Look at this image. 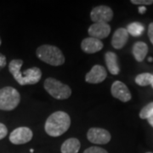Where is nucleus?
Here are the masks:
<instances>
[{
  "label": "nucleus",
  "instance_id": "8",
  "mask_svg": "<svg viewBox=\"0 0 153 153\" xmlns=\"http://www.w3.org/2000/svg\"><path fill=\"white\" fill-rule=\"evenodd\" d=\"M33 131L27 127H20L16 128L10 135V140L15 145H23L32 140Z\"/></svg>",
  "mask_w": 153,
  "mask_h": 153
},
{
  "label": "nucleus",
  "instance_id": "6",
  "mask_svg": "<svg viewBox=\"0 0 153 153\" xmlns=\"http://www.w3.org/2000/svg\"><path fill=\"white\" fill-rule=\"evenodd\" d=\"M112 18H113V11L108 6H97L94 8L90 12V19L94 23H98V22L108 23L112 20Z\"/></svg>",
  "mask_w": 153,
  "mask_h": 153
},
{
  "label": "nucleus",
  "instance_id": "29",
  "mask_svg": "<svg viewBox=\"0 0 153 153\" xmlns=\"http://www.w3.org/2000/svg\"><path fill=\"white\" fill-rule=\"evenodd\" d=\"M0 45H1V38H0Z\"/></svg>",
  "mask_w": 153,
  "mask_h": 153
},
{
  "label": "nucleus",
  "instance_id": "7",
  "mask_svg": "<svg viewBox=\"0 0 153 153\" xmlns=\"http://www.w3.org/2000/svg\"><path fill=\"white\" fill-rule=\"evenodd\" d=\"M88 141L96 145H105L110 142L111 136L107 130L101 128H91L87 133Z\"/></svg>",
  "mask_w": 153,
  "mask_h": 153
},
{
  "label": "nucleus",
  "instance_id": "21",
  "mask_svg": "<svg viewBox=\"0 0 153 153\" xmlns=\"http://www.w3.org/2000/svg\"><path fill=\"white\" fill-rule=\"evenodd\" d=\"M131 3L133 4L137 5H151L153 4V0H131Z\"/></svg>",
  "mask_w": 153,
  "mask_h": 153
},
{
  "label": "nucleus",
  "instance_id": "13",
  "mask_svg": "<svg viewBox=\"0 0 153 153\" xmlns=\"http://www.w3.org/2000/svg\"><path fill=\"white\" fill-rule=\"evenodd\" d=\"M128 33L125 28H118L115 31L111 38L112 47L116 49H123L128 40Z\"/></svg>",
  "mask_w": 153,
  "mask_h": 153
},
{
  "label": "nucleus",
  "instance_id": "26",
  "mask_svg": "<svg viewBox=\"0 0 153 153\" xmlns=\"http://www.w3.org/2000/svg\"><path fill=\"white\" fill-rule=\"evenodd\" d=\"M148 120V123H150V125L152 126L153 128V117H150L149 119H147Z\"/></svg>",
  "mask_w": 153,
  "mask_h": 153
},
{
  "label": "nucleus",
  "instance_id": "22",
  "mask_svg": "<svg viewBox=\"0 0 153 153\" xmlns=\"http://www.w3.org/2000/svg\"><path fill=\"white\" fill-rule=\"evenodd\" d=\"M7 134H8L7 127L4 124H3V123H0V140L4 139L7 135Z\"/></svg>",
  "mask_w": 153,
  "mask_h": 153
},
{
  "label": "nucleus",
  "instance_id": "5",
  "mask_svg": "<svg viewBox=\"0 0 153 153\" xmlns=\"http://www.w3.org/2000/svg\"><path fill=\"white\" fill-rule=\"evenodd\" d=\"M21 101V95L16 88L4 87L0 89V110L12 111Z\"/></svg>",
  "mask_w": 153,
  "mask_h": 153
},
{
  "label": "nucleus",
  "instance_id": "3",
  "mask_svg": "<svg viewBox=\"0 0 153 153\" xmlns=\"http://www.w3.org/2000/svg\"><path fill=\"white\" fill-rule=\"evenodd\" d=\"M36 55L39 60L50 66H61L66 60L62 51L58 47L49 44H44L38 47Z\"/></svg>",
  "mask_w": 153,
  "mask_h": 153
},
{
  "label": "nucleus",
  "instance_id": "9",
  "mask_svg": "<svg viewBox=\"0 0 153 153\" xmlns=\"http://www.w3.org/2000/svg\"><path fill=\"white\" fill-rule=\"evenodd\" d=\"M111 93L114 98L123 102H128L132 99V95L128 88L125 83L121 81H115L111 87Z\"/></svg>",
  "mask_w": 153,
  "mask_h": 153
},
{
  "label": "nucleus",
  "instance_id": "1",
  "mask_svg": "<svg viewBox=\"0 0 153 153\" xmlns=\"http://www.w3.org/2000/svg\"><path fill=\"white\" fill-rule=\"evenodd\" d=\"M22 60H13L9 64L10 72L20 85H33L38 83L42 77V71L38 67H32L22 72Z\"/></svg>",
  "mask_w": 153,
  "mask_h": 153
},
{
  "label": "nucleus",
  "instance_id": "23",
  "mask_svg": "<svg viewBox=\"0 0 153 153\" xmlns=\"http://www.w3.org/2000/svg\"><path fill=\"white\" fill-rule=\"evenodd\" d=\"M148 37L151 43L153 44V22L151 23L148 27Z\"/></svg>",
  "mask_w": 153,
  "mask_h": 153
},
{
  "label": "nucleus",
  "instance_id": "11",
  "mask_svg": "<svg viewBox=\"0 0 153 153\" xmlns=\"http://www.w3.org/2000/svg\"><path fill=\"white\" fill-rule=\"evenodd\" d=\"M107 76V72L104 66L100 65H95L92 69L88 72L85 76V81L88 83L97 84L102 82Z\"/></svg>",
  "mask_w": 153,
  "mask_h": 153
},
{
  "label": "nucleus",
  "instance_id": "19",
  "mask_svg": "<svg viewBox=\"0 0 153 153\" xmlns=\"http://www.w3.org/2000/svg\"><path fill=\"white\" fill-rule=\"evenodd\" d=\"M139 116L141 119H149L150 117H153V102L145 105L140 111Z\"/></svg>",
  "mask_w": 153,
  "mask_h": 153
},
{
  "label": "nucleus",
  "instance_id": "2",
  "mask_svg": "<svg viewBox=\"0 0 153 153\" xmlns=\"http://www.w3.org/2000/svg\"><path fill=\"white\" fill-rule=\"evenodd\" d=\"M71 126V117L65 111H58L49 116L45 122L44 129L51 137H58L66 133Z\"/></svg>",
  "mask_w": 153,
  "mask_h": 153
},
{
  "label": "nucleus",
  "instance_id": "24",
  "mask_svg": "<svg viewBox=\"0 0 153 153\" xmlns=\"http://www.w3.org/2000/svg\"><path fill=\"white\" fill-rule=\"evenodd\" d=\"M6 66V57L4 55L0 54V69L4 68Z\"/></svg>",
  "mask_w": 153,
  "mask_h": 153
},
{
  "label": "nucleus",
  "instance_id": "12",
  "mask_svg": "<svg viewBox=\"0 0 153 153\" xmlns=\"http://www.w3.org/2000/svg\"><path fill=\"white\" fill-rule=\"evenodd\" d=\"M103 47L104 44L100 39L91 37L84 38L81 43V49L84 53L87 54L97 53L103 49Z\"/></svg>",
  "mask_w": 153,
  "mask_h": 153
},
{
  "label": "nucleus",
  "instance_id": "30",
  "mask_svg": "<svg viewBox=\"0 0 153 153\" xmlns=\"http://www.w3.org/2000/svg\"><path fill=\"white\" fill-rule=\"evenodd\" d=\"M146 153H152V152H146Z\"/></svg>",
  "mask_w": 153,
  "mask_h": 153
},
{
  "label": "nucleus",
  "instance_id": "15",
  "mask_svg": "<svg viewBox=\"0 0 153 153\" xmlns=\"http://www.w3.org/2000/svg\"><path fill=\"white\" fill-rule=\"evenodd\" d=\"M132 53L134 59L138 62H141L145 60L148 53L147 44L144 42H136L132 48Z\"/></svg>",
  "mask_w": 153,
  "mask_h": 153
},
{
  "label": "nucleus",
  "instance_id": "16",
  "mask_svg": "<svg viewBox=\"0 0 153 153\" xmlns=\"http://www.w3.org/2000/svg\"><path fill=\"white\" fill-rule=\"evenodd\" d=\"M81 147L80 141L76 138H70L61 145V153H78Z\"/></svg>",
  "mask_w": 153,
  "mask_h": 153
},
{
  "label": "nucleus",
  "instance_id": "27",
  "mask_svg": "<svg viewBox=\"0 0 153 153\" xmlns=\"http://www.w3.org/2000/svg\"><path fill=\"white\" fill-rule=\"evenodd\" d=\"M148 60H149L150 62H152V61H153L152 57H149V59H148Z\"/></svg>",
  "mask_w": 153,
  "mask_h": 153
},
{
  "label": "nucleus",
  "instance_id": "4",
  "mask_svg": "<svg viewBox=\"0 0 153 153\" xmlns=\"http://www.w3.org/2000/svg\"><path fill=\"white\" fill-rule=\"evenodd\" d=\"M45 90L56 100H66L71 94V88L54 77H48L44 82Z\"/></svg>",
  "mask_w": 153,
  "mask_h": 153
},
{
  "label": "nucleus",
  "instance_id": "18",
  "mask_svg": "<svg viewBox=\"0 0 153 153\" xmlns=\"http://www.w3.org/2000/svg\"><path fill=\"white\" fill-rule=\"evenodd\" d=\"M153 80V74L148 73V72H144L140 73L135 77V82L140 86H148L151 85Z\"/></svg>",
  "mask_w": 153,
  "mask_h": 153
},
{
  "label": "nucleus",
  "instance_id": "28",
  "mask_svg": "<svg viewBox=\"0 0 153 153\" xmlns=\"http://www.w3.org/2000/svg\"><path fill=\"white\" fill-rule=\"evenodd\" d=\"M151 85H152V87L153 88V80H152V84H151Z\"/></svg>",
  "mask_w": 153,
  "mask_h": 153
},
{
  "label": "nucleus",
  "instance_id": "14",
  "mask_svg": "<svg viewBox=\"0 0 153 153\" xmlns=\"http://www.w3.org/2000/svg\"><path fill=\"white\" fill-rule=\"evenodd\" d=\"M105 61L106 66L108 68V71L112 75H117L120 72V67L118 65L117 55L114 52L108 51L105 55Z\"/></svg>",
  "mask_w": 153,
  "mask_h": 153
},
{
  "label": "nucleus",
  "instance_id": "17",
  "mask_svg": "<svg viewBox=\"0 0 153 153\" xmlns=\"http://www.w3.org/2000/svg\"><path fill=\"white\" fill-rule=\"evenodd\" d=\"M128 34H130L133 37H140L141 36L145 31V27L140 22H132L128 25L126 28Z\"/></svg>",
  "mask_w": 153,
  "mask_h": 153
},
{
  "label": "nucleus",
  "instance_id": "10",
  "mask_svg": "<svg viewBox=\"0 0 153 153\" xmlns=\"http://www.w3.org/2000/svg\"><path fill=\"white\" fill-rule=\"evenodd\" d=\"M88 33L91 38H97L100 40L109 36L111 33V27L109 24L104 22L94 23L89 27Z\"/></svg>",
  "mask_w": 153,
  "mask_h": 153
},
{
  "label": "nucleus",
  "instance_id": "20",
  "mask_svg": "<svg viewBox=\"0 0 153 153\" xmlns=\"http://www.w3.org/2000/svg\"><path fill=\"white\" fill-rule=\"evenodd\" d=\"M83 153H108L107 151H105V149L99 146H91L86 149Z\"/></svg>",
  "mask_w": 153,
  "mask_h": 153
},
{
  "label": "nucleus",
  "instance_id": "25",
  "mask_svg": "<svg viewBox=\"0 0 153 153\" xmlns=\"http://www.w3.org/2000/svg\"><path fill=\"white\" fill-rule=\"evenodd\" d=\"M146 11V8L145 6H140V8H139V13L140 14H145Z\"/></svg>",
  "mask_w": 153,
  "mask_h": 153
}]
</instances>
